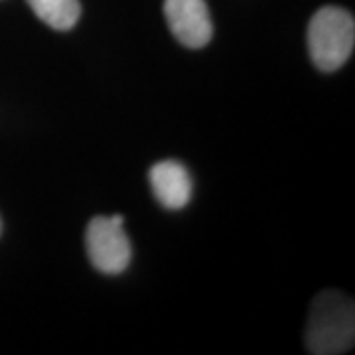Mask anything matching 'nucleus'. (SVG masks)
<instances>
[{"instance_id": "nucleus-2", "label": "nucleus", "mask_w": 355, "mask_h": 355, "mask_svg": "<svg viewBox=\"0 0 355 355\" xmlns=\"http://www.w3.org/2000/svg\"><path fill=\"white\" fill-rule=\"evenodd\" d=\"M354 44L355 22L347 10L326 6L312 16L308 26V50L318 69H340L349 60Z\"/></svg>"}, {"instance_id": "nucleus-3", "label": "nucleus", "mask_w": 355, "mask_h": 355, "mask_svg": "<svg viewBox=\"0 0 355 355\" xmlns=\"http://www.w3.org/2000/svg\"><path fill=\"white\" fill-rule=\"evenodd\" d=\"M123 221V216L93 217L85 233L89 261L105 275H121L130 263V241Z\"/></svg>"}, {"instance_id": "nucleus-4", "label": "nucleus", "mask_w": 355, "mask_h": 355, "mask_svg": "<svg viewBox=\"0 0 355 355\" xmlns=\"http://www.w3.org/2000/svg\"><path fill=\"white\" fill-rule=\"evenodd\" d=\"M164 16L172 34L186 48H203L214 36L205 0H164Z\"/></svg>"}, {"instance_id": "nucleus-5", "label": "nucleus", "mask_w": 355, "mask_h": 355, "mask_svg": "<svg viewBox=\"0 0 355 355\" xmlns=\"http://www.w3.org/2000/svg\"><path fill=\"white\" fill-rule=\"evenodd\" d=\"M150 186L166 209H182L191 200V178L178 160H162L150 168Z\"/></svg>"}, {"instance_id": "nucleus-6", "label": "nucleus", "mask_w": 355, "mask_h": 355, "mask_svg": "<svg viewBox=\"0 0 355 355\" xmlns=\"http://www.w3.org/2000/svg\"><path fill=\"white\" fill-rule=\"evenodd\" d=\"M30 8L44 24L53 30H71L81 16L79 0H28Z\"/></svg>"}, {"instance_id": "nucleus-7", "label": "nucleus", "mask_w": 355, "mask_h": 355, "mask_svg": "<svg viewBox=\"0 0 355 355\" xmlns=\"http://www.w3.org/2000/svg\"><path fill=\"white\" fill-rule=\"evenodd\" d=\"M0 231H2V223H0Z\"/></svg>"}, {"instance_id": "nucleus-1", "label": "nucleus", "mask_w": 355, "mask_h": 355, "mask_svg": "<svg viewBox=\"0 0 355 355\" xmlns=\"http://www.w3.org/2000/svg\"><path fill=\"white\" fill-rule=\"evenodd\" d=\"M354 300L338 291L318 294L306 326V347L314 355H340L354 347Z\"/></svg>"}]
</instances>
